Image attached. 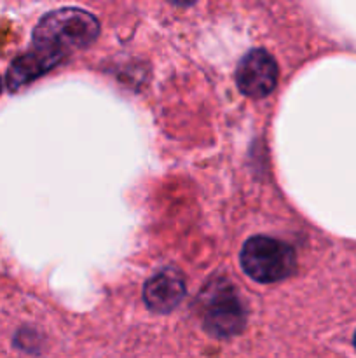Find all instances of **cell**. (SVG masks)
<instances>
[{"label":"cell","mask_w":356,"mask_h":358,"mask_svg":"<svg viewBox=\"0 0 356 358\" xmlns=\"http://www.w3.org/2000/svg\"><path fill=\"white\" fill-rule=\"evenodd\" d=\"M0 91H2V79H0Z\"/></svg>","instance_id":"7"},{"label":"cell","mask_w":356,"mask_h":358,"mask_svg":"<svg viewBox=\"0 0 356 358\" xmlns=\"http://www.w3.org/2000/svg\"><path fill=\"white\" fill-rule=\"evenodd\" d=\"M237 87L250 98H264L278 83V65L264 49H253L239 62L236 70Z\"/></svg>","instance_id":"4"},{"label":"cell","mask_w":356,"mask_h":358,"mask_svg":"<svg viewBox=\"0 0 356 358\" xmlns=\"http://www.w3.org/2000/svg\"><path fill=\"white\" fill-rule=\"evenodd\" d=\"M173 3H177V6H181V7H187V6H192V3L195 2V0H171Z\"/></svg>","instance_id":"6"},{"label":"cell","mask_w":356,"mask_h":358,"mask_svg":"<svg viewBox=\"0 0 356 358\" xmlns=\"http://www.w3.org/2000/svg\"><path fill=\"white\" fill-rule=\"evenodd\" d=\"M355 346H356V334H355Z\"/></svg>","instance_id":"8"},{"label":"cell","mask_w":356,"mask_h":358,"mask_svg":"<svg viewBox=\"0 0 356 358\" xmlns=\"http://www.w3.org/2000/svg\"><path fill=\"white\" fill-rule=\"evenodd\" d=\"M100 34V23L91 13L63 7L42 16L34 30L31 48L59 63L73 51L86 49Z\"/></svg>","instance_id":"1"},{"label":"cell","mask_w":356,"mask_h":358,"mask_svg":"<svg viewBox=\"0 0 356 358\" xmlns=\"http://www.w3.org/2000/svg\"><path fill=\"white\" fill-rule=\"evenodd\" d=\"M246 325V311L237 299L234 289L220 282L209 289L205 304V329L215 338H230L239 334Z\"/></svg>","instance_id":"3"},{"label":"cell","mask_w":356,"mask_h":358,"mask_svg":"<svg viewBox=\"0 0 356 358\" xmlns=\"http://www.w3.org/2000/svg\"><path fill=\"white\" fill-rule=\"evenodd\" d=\"M241 266L258 283H276L293 275L297 268L295 252L285 241L269 236H253L241 250Z\"/></svg>","instance_id":"2"},{"label":"cell","mask_w":356,"mask_h":358,"mask_svg":"<svg viewBox=\"0 0 356 358\" xmlns=\"http://www.w3.org/2000/svg\"><path fill=\"white\" fill-rule=\"evenodd\" d=\"M185 280L175 269L157 273L143 287V301L156 313H170L184 301Z\"/></svg>","instance_id":"5"}]
</instances>
